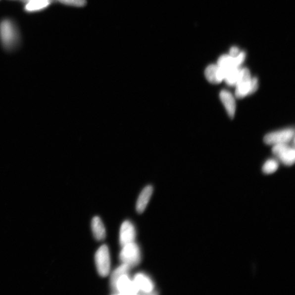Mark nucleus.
Here are the masks:
<instances>
[{
	"mask_svg": "<svg viewBox=\"0 0 295 295\" xmlns=\"http://www.w3.org/2000/svg\"><path fill=\"white\" fill-rule=\"evenodd\" d=\"M130 267L128 265L124 264L120 266L115 269L110 277V284L114 294H117V283L119 278L124 275H128Z\"/></svg>",
	"mask_w": 295,
	"mask_h": 295,
	"instance_id": "13",
	"label": "nucleus"
},
{
	"mask_svg": "<svg viewBox=\"0 0 295 295\" xmlns=\"http://www.w3.org/2000/svg\"><path fill=\"white\" fill-rule=\"evenodd\" d=\"M240 52L241 51L238 47H231L230 50L229 55L232 57H235L240 54Z\"/></svg>",
	"mask_w": 295,
	"mask_h": 295,
	"instance_id": "21",
	"label": "nucleus"
},
{
	"mask_svg": "<svg viewBox=\"0 0 295 295\" xmlns=\"http://www.w3.org/2000/svg\"><path fill=\"white\" fill-rule=\"evenodd\" d=\"M121 261L130 268L139 264L141 261V252L139 247L135 242L123 246L120 253Z\"/></svg>",
	"mask_w": 295,
	"mask_h": 295,
	"instance_id": "2",
	"label": "nucleus"
},
{
	"mask_svg": "<svg viewBox=\"0 0 295 295\" xmlns=\"http://www.w3.org/2000/svg\"><path fill=\"white\" fill-rule=\"evenodd\" d=\"M92 229L93 235L98 241H102L106 238V229L98 217H94L92 221Z\"/></svg>",
	"mask_w": 295,
	"mask_h": 295,
	"instance_id": "14",
	"label": "nucleus"
},
{
	"mask_svg": "<svg viewBox=\"0 0 295 295\" xmlns=\"http://www.w3.org/2000/svg\"><path fill=\"white\" fill-rule=\"evenodd\" d=\"M219 96L226 112L229 117L231 119H233L236 109V100L233 95L227 91L223 90L220 92Z\"/></svg>",
	"mask_w": 295,
	"mask_h": 295,
	"instance_id": "10",
	"label": "nucleus"
},
{
	"mask_svg": "<svg viewBox=\"0 0 295 295\" xmlns=\"http://www.w3.org/2000/svg\"><path fill=\"white\" fill-rule=\"evenodd\" d=\"M134 282L142 293L151 294L153 291L154 286L151 279L144 274L138 273L134 277Z\"/></svg>",
	"mask_w": 295,
	"mask_h": 295,
	"instance_id": "11",
	"label": "nucleus"
},
{
	"mask_svg": "<svg viewBox=\"0 0 295 295\" xmlns=\"http://www.w3.org/2000/svg\"><path fill=\"white\" fill-rule=\"evenodd\" d=\"M153 192V188L151 186L146 187L141 193L136 203V210L139 213H142L145 211L148 203Z\"/></svg>",
	"mask_w": 295,
	"mask_h": 295,
	"instance_id": "12",
	"label": "nucleus"
},
{
	"mask_svg": "<svg viewBox=\"0 0 295 295\" xmlns=\"http://www.w3.org/2000/svg\"><path fill=\"white\" fill-rule=\"evenodd\" d=\"M240 69V67H234L226 72L224 81L228 86H236L239 80Z\"/></svg>",
	"mask_w": 295,
	"mask_h": 295,
	"instance_id": "16",
	"label": "nucleus"
},
{
	"mask_svg": "<svg viewBox=\"0 0 295 295\" xmlns=\"http://www.w3.org/2000/svg\"><path fill=\"white\" fill-rule=\"evenodd\" d=\"M0 36L2 43L6 48H11L15 42V31L11 22L4 20L0 25Z\"/></svg>",
	"mask_w": 295,
	"mask_h": 295,
	"instance_id": "6",
	"label": "nucleus"
},
{
	"mask_svg": "<svg viewBox=\"0 0 295 295\" xmlns=\"http://www.w3.org/2000/svg\"><path fill=\"white\" fill-rule=\"evenodd\" d=\"M272 152L284 165L291 166L295 161V150L287 144L273 146Z\"/></svg>",
	"mask_w": 295,
	"mask_h": 295,
	"instance_id": "5",
	"label": "nucleus"
},
{
	"mask_svg": "<svg viewBox=\"0 0 295 295\" xmlns=\"http://www.w3.org/2000/svg\"><path fill=\"white\" fill-rule=\"evenodd\" d=\"M204 75L209 82L217 84L224 80L225 72L217 65L212 64L205 68Z\"/></svg>",
	"mask_w": 295,
	"mask_h": 295,
	"instance_id": "9",
	"label": "nucleus"
},
{
	"mask_svg": "<svg viewBox=\"0 0 295 295\" xmlns=\"http://www.w3.org/2000/svg\"><path fill=\"white\" fill-rule=\"evenodd\" d=\"M26 2L25 9L29 12L38 11L49 6L52 0H22Z\"/></svg>",
	"mask_w": 295,
	"mask_h": 295,
	"instance_id": "15",
	"label": "nucleus"
},
{
	"mask_svg": "<svg viewBox=\"0 0 295 295\" xmlns=\"http://www.w3.org/2000/svg\"><path fill=\"white\" fill-rule=\"evenodd\" d=\"M136 238L134 226L129 221H125L121 226L120 230V244L122 247L133 243Z\"/></svg>",
	"mask_w": 295,
	"mask_h": 295,
	"instance_id": "8",
	"label": "nucleus"
},
{
	"mask_svg": "<svg viewBox=\"0 0 295 295\" xmlns=\"http://www.w3.org/2000/svg\"><path fill=\"white\" fill-rule=\"evenodd\" d=\"M217 65L222 68L225 72V74L231 68L237 67L235 64L234 57L226 54L221 55L219 58Z\"/></svg>",
	"mask_w": 295,
	"mask_h": 295,
	"instance_id": "17",
	"label": "nucleus"
},
{
	"mask_svg": "<svg viewBox=\"0 0 295 295\" xmlns=\"http://www.w3.org/2000/svg\"><path fill=\"white\" fill-rule=\"evenodd\" d=\"M294 135L293 129L277 131L266 135L264 142L266 144L272 146L288 144L294 139Z\"/></svg>",
	"mask_w": 295,
	"mask_h": 295,
	"instance_id": "4",
	"label": "nucleus"
},
{
	"mask_svg": "<svg viewBox=\"0 0 295 295\" xmlns=\"http://www.w3.org/2000/svg\"><path fill=\"white\" fill-rule=\"evenodd\" d=\"M117 294L135 295L140 292L134 281H131L128 275L121 276L117 283Z\"/></svg>",
	"mask_w": 295,
	"mask_h": 295,
	"instance_id": "7",
	"label": "nucleus"
},
{
	"mask_svg": "<svg viewBox=\"0 0 295 295\" xmlns=\"http://www.w3.org/2000/svg\"><path fill=\"white\" fill-rule=\"evenodd\" d=\"M95 259L99 275L103 277L107 276L110 270V259L108 247L106 245L102 246L97 250Z\"/></svg>",
	"mask_w": 295,
	"mask_h": 295,
	"instance_id": "3",
	"label": "nucleus"
},
{
	"mask_svg": "<svg viewBox=\"0 0 295 295\" xmlns=\"http://www.w3.org/2000/svg\"><path fill=\"white\" fill-rule=\"evenodd\" d=\"M62 4L75 7H83L87 3L86 0H57Z\"/></svg>",
	"mask_w": 295,
	"mask_h": 295,
	"instance_id": "19",
	"label": "nucleus"
},
{
	"mask_svg": "<svg viewBox=\"0 0 295 295\" xmlns=\"http://www.w3.org/2000/svg\"><path fill=\"white\" fill-rule=\"evenodd\" d=\"M279 163L277 160L275 159H270L267 160L262 167V171L267 175L275 173L278 168Z\"/></svg>",
	"mask_w": 295,
	"mask_h": 295,
	"instance_id": "18",
	"label": "nucleus"
},
{
	"mask_svg": "<svg viewBox=\"0 0 295 295\" xmlns=\"http://www.w3.org/2000/svg\"><path fill=\"white\" fill-rule=\"evenodd\" d=\"M235 97L243 98L249 95L254 94L259 87L257 78H251L247 68H241L239 78L236 84Z\"/></svg>",
	"mask_w": 295,
	"mask_h": 295,
	"instance_id": "1",
	"label": "nucleus"
},
{
	"mask_svg": "<svg viewBox=\"0 0 295 295\" xmlns=\"http://www.w3.org/2000/svg\"><path fill=\"white\" fill-rule=\"evenodd\" d=\"M246 54L245 51H241L240 54L235 57H234L235 65L237 67H240L243 64L246 59Z\"/></svg>",
	"mask_w": 295,
	"mask_h": 295,
	"instance_id": "20",
	"label": "nucleus"
}]
</instances>
